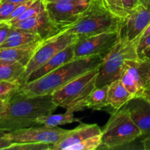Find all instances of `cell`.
I'll use <instances>...</instances> for the list:
<instances>
[{
    "label": "cell",
    "instance_id": "cell-1",
    "mask_svg": "<svg viewBox=\"0 0 150 150\" xmlns=\"http://www.w3.org/2000/svg\"><path fill=\"white\" fill-rule=\"evenodd\" d=\"M57 105L52 95L23 96L16 92L8 100L7 108L0 117V128L7 132L38 125L40 117L53 114Z\"/></svg>",
    "mask_w": 150,
    "mask_h": 150
},
{
    "label": "cell",
    "instance_id": "cell-2",
    "mask_svg": "<svg viewBox=\"0 0 150 150\" xmlns=\"http://www.w3.org/2000/svg\"><path fill=\"white\" fill-rule=\"evenodd\" d=\"M103 58L102 56L95 55L73 59L45 76L20 86L17 93L23 96L52 95L70 81L98 68Z\"/></svg>",
    "mask_w": 150,
    "mask_h": 150
},
{
    "label": "cell",
    "instance_id": "cell-3",
    "mask_svg": "<svg viewBox=\"0 0 150 150\" xmlns=\"http://www.w3.org/2000/svg\"><path fill=\"white\" fill-rule=\"evenodd\" d=\"M122 18L105 9L98 0H92L81 17L63 32L83 38L105 32L119 31Z\"/></svg>",
    "mask_w": 150,
    "mask_h": 150
},
{
    "label": "cell",
    "instance_id": "cell-4",
    "mask_svg": "<svg viewBox=\"0 0 150 150\" xmlns=\"http://www.w3.org/2000/svg\"><path fill=\"white\" fill-rule=\"evenodd\" d=\"M142 137V132L130 117L125 105L114 110L101 135V145L98 149H120Z\"/></svg>",
    "mask_w": 150,
    "mask_h": 150
},
{
    "label": "cell",
    "instance_id": "cell-5",
    "mask_svg": "<svg viewBox=\"0 0 150 150\" xmlns=\"http://www.w3.org/2000/svg\"><path fill=\"white\" fill-rule=\"evenodd\" d=\"M138 58L137 43L120 38L111 51L104 56L98 67L96 87L108 85L120 79L124 70L126 60Z\"/></svg>",
    "mask_w": 150,
    "mask_h": 150
},
{
    "label": "cell",
    "instance_id": "cell-6",
    "mask_svg": "<svg viewBox=\"0 0 150 150\" xmlns=\"http://www.w3.org/2000/svg\"><path fill=\"white\" fill-rule=\"evenodd\" d=\"M98 67L70 81L52 94V100L58 107L73 108L82 111L81 104L96 87Z\"/></svg>",
    "mask_w": 150,
    "mask_h": 150
},
{
    "label": "cell",
    "instance_id": "cell-7",
    "mask_svg": "<svg viewBox=\"0 0 150 150\" xmlns=\"http://www.w3.org/2000/svg\"><path fill=\"white\" fill-rule=\"evenodd\" d=\"M78 37L73 34L62 32L55 37L43 40L26 66V70L21 81V86L26 83L28 77L35 70L43 65L55 54L64 49L78 40Z\"/></svg>",
    "mask_w": 150,
    "mask_h": 150
},
{
    "label": "cell",
    "instance_id": "cell-8",
    "mask_svg": "<svg viewBox=\"0 0 150 150\" xmlns=\"http://www.w3.org/2000/svg\"><path fill=\"white\" fill-rule=\"evenodd\" d=\"M119 31L105 32L83 38L74 43V59L90 56L104 57L120 40Z\"/></svg>",
    "mask_w": 150,
    "mask_h": 150
},
{
    "label": "cell",
    "instance_id": "cell-9",
    "mask_svg": "<svg viewBox=\"0 0 150 150\" xmlns=\"http://www.w3.org/2000/svg\"><path fill=\"white\" fill-rule=\"evenodd\" d=\"M70 130L58 127H29L19 129L13 132H8L6 137L13 144L38 142L48 143L54 145L58 143Z\"/></svg>",
    "mask_w": 150,
    "mask_h": 150
},
{
    "label": "cell",
    "instance_id": "cell-10",
    "mask_svg": "<svg viewBox=\"0 0 150 150\" xmlns=\"http://www.w3.org/2000/svg\"><path fill=\"white\" fill-rule=\"evenodd\" d=\"M150 23V5L140 4L122 19L120 38L138 44L139 38Z\"/></svg>",
    "mask_w": 150,
    "mask_h": 150
},
{
    "label": "cell",
    "instance_id": "cell-11",
    "mask_svg": "<svg viewBox=\"0 0 150 150\" xmlns=\"http://www.w3.org/2000/svg\"><path fill=\"white\" fill-rule=\"evenodd\" d=\"M89 4L67 1H45L49 18L54 23L62 27L63 31L81 17Z\"/></svg>",
    "mask_w": 150,
    "mask_h": 150
},
{
    "label": "cell",
    "instance_id": "cell-12",
    "mask_svg": "<svg viewBox=\"0 0 150 150\" xmlns=\"http://www.w3.org/2000/svg\"><path fill=\"white\" fill-rule=\"evenodd\" d=\"M12 26L18 29L31 31L40 37L42 40H46L63 32V28L51 20L46 9L40 14L21 21Z\"/></svg>",
    "mask_w": 150,
    "mask_h": 150
},
{
    "label": "cell",
    "instance_id": "cell-13",
    "mask_svg": "<svg viewBox=\"0 0 150 150\" xmlns=\"http://www.w3.org/2000/svg\"><path fill=\"white\" fill-rule=\"evenodd\" d=\"M126 107L135 124L140 129L142 137L150 136V102L143 97H136L130 100Z\"/></svg>",
    "mask_w": 150,
    "mask_h": 150
},
{
    "label": "cell",
    "instance_id": "cell-14",
    "mask_svg": "<svg viewBox=\"0 0 150 150\" xmlns=\"http://www.w3.org/2000/svg\"><path fill=\"white\" fill-rule=\"evenodd\" d=\"M100 134H102V130L97 124L81 123L77 127L69 130L58 143L53 145L51 150H67L70 146L87 138Z\"/></svg>",
    "mask_w": 150,
    "mask_h": 150
},
{
    "label": "cell",
    "instance_id": "cell-15",
    "mask_svg": "<svg viewBox=\"0 0 150 150\" xmlns=\"http://www.w3.org/2000/svg\"><path fill=\"white\" fill-rule=\"evenodd\" d=\"M124 69L133 78L142 95L144 90L150 85V59L126 60Z\"/></svg>",
    "mask_w": 150,
    "mask_h": 150
},
{
    "label": "cell",
    "instance_id": "cell-16",
    "mask_svg": "<svg viewBox=\"0 0 150 150\" xmlns=\"http://www.w3.org/2000/svg\"><path fill=\"white\" fill-rule=\"evenodd\" d=\"M73 59H74V44H72L57 53L43 65L35 70L28 77L26 83L28 82L33 81L37 80V79L45 76L50 72L58 68L65 63L71 61Z\"/></svg>",
    "mask_w": 150,
    "mask_h": 150
},
{
    "label": "cell",
    "instance_id": "cell-17",
    "mask_svg": "<svg viewBox=\"0 0 150 150\" xmlns=\"http://www.w3.org/2000/svg\"><path fill=\"white\" fill-rule=\"evenodd\" d=\"M42 41V40L20 46L0 48V59L16 62L26 67Z\"/></svg>",
    "mask_w": 150,
    "mask_h": 150
},
{
    "label": "cell",
    "instance_id": "cell-18",
    "mask_svg": "<svg viewBox=\"0 0 150 150\" xmlns=\"http://www.w3.org/2000/svg\"><path fill=\"white\" fill-rule=\"evenodd\" d=\"M134 97L122 84L120 79L111 82L108 86V102L109 106L114 110L122 108Z\"/></svg>",
    "mask_w": 150,
    "mask_h": 150
},
{
    "label": "cell",
    "instance_id": "cell-19",
    "mask_svg": "<svg viewBox=\"0 0 150 150\" xmlns=\"http://www.w3.org/2000/svg\"><path fill=\"white\" fill-rule=\"evenodd\" d=\"M42 40L40 37L31 31L18 29L13 26L7 40L0 45V48H10L20 46L25 44L32 43Z\"/></svg>",
    "mask_w": 150,
    "mask_h": 150
},
{
    "label": "cell",
    "instance_id": "cell-20",
    "mask_svg": "<svg viewBox=\"0 0 150 150\" xmlns=\"http://www.w3.org/2000/svg\"><path fill=\"white\" fill-rule=\"evenodd\" d=\"M26 67L19 62L0 59V80L17 82L21 84Z\"/></svg>",
    "mask_w": 150,
    "mask_h": 150
},
{
    "label": "cell",
    "instance_id": "cell-21",
    "mask_svg": "<svg viewBox=\"0 0 150 150\" xmlns=\"http://www.w3.org/2000/svg\"><path fill=\"white\" fill-rule=\"evenodd\" d=\"M109 84L95 87L90 95L81 104L82 109L87 108L92 110H101L108 105V91Z\"/></svg>",
    "mask_w": 150,
    "mask_h": 150
},
{
    "label": "cell",
    "instance_id": "cell-22",
    "mask_svg": "<svg viewBox=\"0 0 150 150\" xmlns=\"http://www.w3.org/2000/svg\"><path fill=\"white\" fill-rule=\"evenodd\" d=\"M76 111L74 108H69L66 109L64 114H53L45 115L40 117L38 119V125L48 126V127H58L66 124L75 122H80L79 119L74 117V113Z\"/></svg>",
    "mask_w": 150,
    "mask_h": 150
},
{
    "label": "cell",
    "instance_id": "cell-23",
    "mask_svg": "<svg viewBox=\"0 0 150 150\" xmlns=\"http://www.w3.org/2000/svg\"><path fill=\"white\" fill-rule=\"evenodd\" d=\"M46 9L45 7V0H35L32 4L29 6V8L21 15V16H18L16 18L13 19V20L7 21L10 23V24H14V23H17V22L25 20V19L29 18L34 17V16H37V15L40 14L42 13V11Z\"/></svg>",
    "mask_w": 150,
    "mask_h": 150
},
{
    "label": "cell",
    "instance_id": "cell-24",
    "mask_svg": "<svg viewBox=\"0 0 150 150\" xmlns=\"http://www.w3.org/2000/svg\"><path fill=\"white\" fill-rule=\"evenodd\" d=\"M101 135L92 136L87 138L84 140L81 141L79 143L70 146L67 150H95L98 149L100 146L101 142Z\"/></svg>",
    "mask_w": 150,
    "mask_h": 150
},
{
    "label": "cell",
    "instance_id": "cell-25",
    "mask_svg": "<svg viewBox=\"0 0 150 150\" xmlns=\"http://www.w3.org/2000/svg\"><path fill=\"white\" fill-rule=\"evenodd\" d=\"M20 86L17 82L0 80V100L8 101L18 91Z\"/></svg>",
    "mask_w": 150,
    "mask_h": 150
},
{
    "label": "cell",
    "instance_id": "cell-26",
    "mask_svg": "<svg viewBox=\"0 0 150 150\" xmlns=\"http://www.w3.org/2000/svg\"><path fill=\"white\" fill-rule=\"evenodd\" d=\"M105 9L120 18H124L127 15L122 0H98Z\"/></svg>",
    "mask_w": 150,
    "mask_h": 150
},
{
    "label": "cell",
    "instance_id": "cell-27",
    "mask_svg": "<svg viewBox=\"0 0 150 150\" xmlns=\"http://www.w3.org/2000/svg\"><path fill=\"white\" fill-rule=\"evenodd\" d=\"M53 144L48 143H38V142H28V143L13 144L8 149L13 150H51Z\"/></svg>",
    "mask_w": 150,
    "mask_h": 150
},
{
    "label": "cell",
    "instance_id": "cell-28",
    "mask_svg": "<svg viewBox=\"0 0 150 150\" xmlns=\"http://www.w3.org/2000/svg\"><path fill=\"white\" fill-rule=\"evenodd\" d=\"M120 79L122 83V84L124 85L125 87L126 88V89L130 93H131L134 98L141 97L142 95H141V92L139 91V88H138L137 85H136V82L134 81L133 78L130 76V75L125 69L123 70L122 73L121 74Z\"/></svg>",
    "mask_w": 150,
    "mask_h": 150
},
{
    "label": "cell",
    "instance_id": "cell-29",
    "mask_svg": "<svg viewBox=\"0 0 150 150\" xmlns=\"http://www.w3.org/2000/svg\"><path fill=\"white\" fill-rule=\"evenodd\" d=\"M18 4L9 1H1L0 4V22L8 21L11 14Z\"/></svg>",
    "mask_w": 150,
    "mask_h": 150
},
{
    "label": "cell",
    "instance_id": "cell-30",
    "mask_svg": "<svg viewBox=\"0 0 150 150\" xmlns=\"http://www.w3.org/2000/svg\"><path fill=\"white\" fill-rule=\"evenodd\" d=\"M150 49V35L141 40L137 44V53L139 58H144L146 51Z\"/></svg>",
    "mask_w": 150,
    "mask_h": 150
},
{
    "label": "cell",
    "instance_id": "cell-31",
    "mask_svg": "<svg viewBox=\"0 0 150 150\" xmlns=\"http://www.w3.org/2000/svg\"><path fill=\"white\" fill-rule=\"evenodd\" d=\"M12 29H13V26L9 22H0V45L7 40Z\"/></svg>",
    "mask_w": 150,
    "mask_h": 150
},
{
    "label": "cell",
    "instance_id": "cell-32",
    "mask_svg": "<svg viewBox=\"0 0 150 150\" xmlns=\"http://www.w3.org/2000/svg\"><path fill=\"white\" fill-rule=\"evenodd\" d=\"M34 1H35V0H29V1H25V2L21 3V4H19L18 5V7L15 9V10L11 14L8 21L13 20V19L16 18H18V16H21V15L29 8V6L33 3Z\"/></svg>",
    "mask_w": 150,
    "mask_h": 150
},
{
    "label": "cell",
    "instance_id": "cell-33",
    "mask_svg": "<svg viewBox=\"0 0 150 150\" xmlns=\"http://www.w3.org/2000/svg\"><path fill=\"white\" fill-rule=\"evenodd\" d=\"M7 133V131L0 128V150L8 149V148L13 144V143L6 137Z\"/></svg>",
    "mask_w": 150,
    "mask_h": 150
},
{
    "label": "cell",
    "instance_id": "cell-34",
    "mask_svg": "<svg viewBox=\"0 0 150 150\" xmlns=\"http://www.w3.org/2000/svg\"><path fill=\"white\" fill-rule=\"evenodd\" d=\"M123 4V7H124L125 10L127 13H129L133 9L137 7L140 4H142L141 0H122Z\"/></svg>",
    "mask_w": 150,
    "mask_h": 150
},
{
    "label": "cell",
    "instance_id": "cell-35",
    "mask_svg": "<svg viewBox=\"0 0 150 150\" xmlns=\"http://www.w3.org/2000/svg\"><path fill=\"white\" fill-rule=\"evenodd\" d=\"M45 1H67V2L79 3L82 4H89L92 0H45Z\"/></svg>",
    "mask_w": 150,
    "mask_h": 150
},
{
    "label": "cell",
    "instance_id": "cell-36",
    "mask_svg": "<svg viewBox=\"0 0 150 150\" xmlns=\"http://www.w3.org/2000/svg\"><path fill=\"white\" fill-rule=\"evenodd\" d=\"M7 103H8V101L0 100V117H1V115L5 111L7 106Z\"/></svg>",
    "mask_w": 150,
    "mask_h": 150
},
{
    "label": "cell",
    "instance_id": "cell-37",
    "mask_svg": "<svg viewBox=\"0 0 150 150\" xmlns=\"http://www.w3.org/2000/svg\"><path fill=\"white\" fill-rule=\"evenodd\" d=\"M144 150H150V136L146 137L142 141Z\"/></svg>",
    "mask_w": 150,
    "mask_h": 150
},
{
    "label": "cell",
    "instance_id": "cell-38",
    "mask_svg": "<svg viewBox=\"0 0 150 150\" xmlns=\"http://www.w3.org/2000/svg\"><path fill=\"white\" fill-rule=\"evenodd\" d=\"M142 97H143L144 98H145V99L147 100L149 102H150V85H149V86L144 90Z\"/></svg>",
    "mask_w": 150,
    "mask_h": 150
},
{
    "label": "cell",
    "instance_id": "cell-39",
    "mask_svg": "<svg viewBox=\"0 0 150 150\" xmlns=\"http://www.w3.org/2000/svg\"><path fill=\"white\" fill-rule=\"evenodd\" d=\"M150 35V23H149V24L147 26V27L146 28V29L144 31L143 33H142V36H141V38H139V42L141 40L144 39V38H145L146 37H147L148 35ZM138 43H139V42H138Z\"/></svg>",
    "mask_w": 150,
    "mask_h": 150
},
{
    "label": "cell",
    "instance_id": "cell-40",
    "mask_svg": "<svg viewBox=\"0 0 150 150\" xmlns=\"http://www.w3.org/2000/svg\"><path fill=\"white\" fill-rule=\"evenodd\" d=\"M27 1H29V0H2L1 1H9V2L16 3V4H21V3Z\"/></svg>",
    "mask_w": 150,
    "mask_h": 150
},
{
    "label": "cell",
    "instance_id": "cell-41",
    "mask_svg": "<svg viewBox=\"0 0 150 150\" xmlns=\"http://www.w3.org/2000/svg\"><path fill=\"white\" fill-rule=\"evenodd\" d=\"M144 57H148L150 59V49L148 51H146L144 54Z\"/></svg>",
    "mask_w": 150,
    "mask_h": 150
},
{
    "label": "cell",
    "instance_id": "cell-42",
    "mask_svg": "<svg viewBox=\"0 0 150 150\" xmlns=\"http://www.w3.org/2000/svg\"><path fill=\"white\" fill-rule=\"evenodd\" d=\"M149 1V0H141V2H142V4H146Z\"/></svg>",
    "mask_w": 150,
    "mask_h": 150
},
{
    "label": "cell",
    "instance_id": "cell-43",
    "mask_svg": "<svg viewBox=\"0 0 150 150\" xmlns=\"http://www.w3.org/2000/svg\"><path fill=\"white\" fill-rule=\"evenodd\" d=\"M146 5H150V0H149V1H148V3L146 4Z\"/></svg>",
    "mask_w": 150,
    "mask_h": 150
},
{
    "label": "cell",
    "instance_id": "cell-44",
    "mask_svg": "<svg viewBox=\"0 0 150 150\" xmlns=\"http://www.w3.org/2000/svg\"><path fill=\"white\" fill-rule=\"evenodd\" d=\"M1 1H0V4H1Z\"/></svg>",
    "mask_w": 150,
    "mask_h": 150
},
{
    "label": "cell",
    "instance_id": "cell-45",
    "mask_svg": "<svg viewBox=\"0 0 150 150\" xmlns=\"http://www.w3.org/2000/svg\"><path fill=\"white\" fill-rule=\"evenodd\" d=\"M0 1H2V0H0Z\"/></svg>",
    "mask_w": 150,
    "mask_h": 150
}]
</instances>
